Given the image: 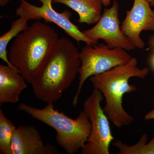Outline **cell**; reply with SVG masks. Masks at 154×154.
<instances>
[{"label": "cell", "mask_w": 154, "mask_h": 154, "mask_svg": "<svg viewBox=\"0 0 154 154\" xmlns=\"http://www.w3.org/2000/svg\"><path fill=\"white\" fill-rule=\"evenodd\" d=\"M122 30L136 48L145 46L141 38L142 31H154V11L146 0H134L132 8L126 12L121 26Z\"/></svg>", "instance_id": "cell-9"}, {"label": "cell", "mask_w": 154, "mask_h": 154, "mask_svg": "<svg viewBox=\"0 0 154 154\" xmlns=\"http://www.w3.org/2000/svg\"><path fill=\"white\" fill-rule=\"evenodd\" d=\"M12 154H58L55 146L45 144L41 135L33 125H22L17 128L11 144Z\"/></svg>", "instance_id": "cell-10"}, {"label": "cell", "mask_w": 154, "mask_h": 154, "mask_svg": "<svg viewBox=\"0 0 154 154\" xmlns=\"http://www.w3.org/2000/svg\"><path fill=\"white\" fill-rule=\"evenodd\" d=\"M59 38L54 28L38 21L14 38L8 52L9 60L27 83L33 82Z\"/></svg>", "instance_id": "cell-2"}, {"label": "cell", "mask_w": 154, "mask_h": 154, "mask_svg": "<svg viewBox=\"0 0 154 154\" xmlns=\"http://www.w3.org/2000/svg\"><path fill=\"white\" fill-rule=\"evenodd\" d=\"M144 119L146 120L154 119V109L146 114L144 116Z\"/></svg>", "instance_id": "cell-17"}, {"label": "cell", "mask_w": 154, "mask_h": 154, "mask_svg": "<svg viewBox=\"0 0 154 154\" xmlns=\"http://www.w3.org/2000/svg\"><path fill=\"white\" fill-rule=\"evenodd\" d=\"M150 64L152 68L154 70V53H153L151 57Z\"/></svg>", "instance_id": "cell-20"}, {"label": "cell", "mask_w": 154, "mask_h": 154, "mask_svg": "<svg viewBox=\"0 0 154 154\" xmlns=\"http://www.w3.org/2000/svg\"><path fill=\"white\" fill-rule=\"evenodd\" d=\"M18 109L55 130L58 144L67 154H74L82 149L90 136L91 122L84 110L73 119L55 110L53 103H47L42 109L22 103Z\"/></svg>", "instance_id": "cell-4"}, {"label": "cell", "mask_w": 154, "mask_h": 154, "mask_svg": "<svg viewBox=\"0 0 154 154\" xmlns=\"http://www.w3.org/2000/svg\"><path fill=\"white\" fill-rule=\"evenodd\" d=\"M103 4V5L106 6H108L110 5L111 0H101Z\"/></svg>", "instance_id": "cell-19"}, {"label": "cell", "mask_w": 154, "mask_h": 154, "mask_svg": "<svg viewBox=\"0 0 154 154\" xmlns=\"http://www.w3.org/2000/svg\"><path fill=\"white\" fill-rule=\"evenodd\" d=\"M146 50L154 53V34L149 37Z\"/></svg>", "instance_id": "cell-16"}, {"label": "cell", "mask_w": 154, "mask_h": 154, "mask_svg": "<svg viewBox=\"0 0 154 154\" xmlns=\"http://www.w3.org/2000/svg\"><path fill=\"white\" fill-rule=\"evenodd\" d=\"M16 129L2 109H0V154H12L11 144Z\"/></svg>", "instance_id": "cell-14"}, {"label": "cell", "mask_w": 154, "mask_h": 154, "mask_svg": "<svg viewBox=\"0 0 154 154\" xmlns=\"http://www.w3.org/2000/svg\"><path fill=\"white\" fill-rule=\"evenodd\" d=\"M53 3L63 4L75 11L80 23L95 25L102 14L101 0H53Z\"/></svg>", "instance_id": "cell-12"}, {"label": "cell", "mask_w": 154, "mask_h": 154, "mask_svg": "<svg viewBox=\"0 0 154 154\" xmlns=\"http://www.w3.org/2000/svg\"><path fill=\"white\" fill-rule=\"evenodd\" d=\"M104 96L94 88L86 99L83 110L91 121L90 136L82 149V154H109L110 146L114 138L110 129L109 119L101 107Z\"/></svg>", "instance_id": "cell-6"}, {"label": "cell", "mask_w": 154, "mask_h": 154, "mask_svg": "<svg viewBox=\"0 0 154 154\" xmlns=\"http://www.w3.org/2000/svg\"><path fill=\"white\" fill-rule=\"evenodd\" d=\"M146 1H147L149 3L151 6L154 5V0H146Z\"/></svg>", "instance_id": "cell-21"}, {"label": "cell", "mask_w": 154, "mask_h": 154, "mask_svg": "<svg viewBox=\"0 0 154 154\" xmlns=\"http://www.w3.org/2000/svg\"><path fill=\"white\" fill-rule=\"evenodd\" d=\"M119 10L118 3L114 0L110 8L104 9L94 27L84 30L83 33L96 44L102 39L110 48H121L127 51L135 49L122 30Z\"/></svg>", "instance_id": "cell-8"}, {"label": "cell", "mask_w": 154, "mask_h": 154, "mask_svg": "<svg viewBox=\"0 0 154 154\" xmlns=\"http://www.w3.org/2000/svg\"><path fill=\"white\" fill-rule=\"evenodd\" d=\"M137 63L136 58L132 57L125 64L90 78L94 88L100 91L105 99L103 110L105 114L116 127L128 126L134 119L125 110L122 102L124 94L137 90V86L129 84L130 79H143L149 74L148 68H140Z\"/></svg>", "instance_id": "cell-3"}, {"label": "cell", "mask_w": 154, "mask_h": 154, "mask_svg": "<svg viewBox=\"0 0 154 154\" xmlns=\"http://www.w3.org/2000/svg\"><path fill=\"white\" fill-rule=\"evenodd\" d=\"M26 80L17 69L0 65V105L15 103L27 88Z\"/></svg>", "instance_id": "cell-11"}, {"label": "cell", "mask_w": 154, "mask_h": 154, "mask_svg": "<svg viewBox=\"0 0 154 154\" xmlns=\"http://www.w3.org/2000/svg\"><path fill=\"white\" fill-rule=\"evenodd\" d=\"M41 6L32 5L26 0H20V5L16 11L17 17H25L30 20H41L45 22H52L61 28L66 33L79 43L80 42L86 44H96L86 37L79 27L71 21V12L68 10L59 13L53 8V0H39Z\"/></svg>", "instance_id": "cell-7"}, {"label": "cell", "mask_w": 154, "mask_h": 154, "mask_svg": "<svg viewBox=\"0 0 154 154\" xmlns=\"http://www.w3.org/2000/svg\"><path fill=\"white\" fill-rule=\"evenodd\" d=\"M10 0H0V6L3 7L8 5Z\"/></svg>", "instance_id": "cell-18"}, {"label": "cell", "mask_w": 154, "mask_h": 154, "mask_svg": "<svg viewBox=\"0 0 154 154\" xmlns=\"http://www.w3.org/2000/svg\"><path fill=\"white\" fill-rule=\"evenodd\" d=\"M28 20L25 17H19L11 24L8 31L3 34L0 37V58L4 61L7 65L16 69L9 60L7 47L9 42L28 27Z\"/></svg>", "instance_id": "cell-13"}, {"label": "cell", "mask_w": 154, "mask_h": 154, "mask_svg": "<svg viewBox=\"0 0 154 154\" xmlns=\"http://www.w3.org/2000/svg\"><path fill=\"white\" fill-rule=\"evenodd\" d=\"M147 140V135L144 134L134 145H127L120 140H116L112 145L119 149V154H154V137L146 143Z\"/></svg>", "instance_id": "cell-15"}, {"label": "cell", "mask_w": 154, "mask_h": 154, "mask_svg": "<svg viewBox=\"0 0 154 154\" xmlns=\"http://www.w3.org/2000/svg\"><path fill=\"white\" fill-rule=\"evenodd\" d=\"M81 65L79 48L66 37L59 38L30 84L35 97L47 104L56 102L75 81Z\"/></svg>", "instance_id": "cell-1"}, {"label": "cell", "mask_w": 154, "mask_h": 154, "mask_svg": "<svg viewBox=\"0 0 154 154\" xmlns=\"http://www.w3.org/2000/svg\"><path fill=\"white\" fill-rule=\"evenodd\" d=\"M127 51L121 48H110L103 43L86 44L83 48L80 51L81 65L79 86L72 103L74 107H76L82 88L87 79L127 63L132 57Z\"/></svg>", "instance_id": "cell-5"}]
</instances>
